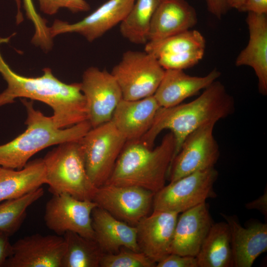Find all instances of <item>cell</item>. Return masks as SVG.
Here are the masks:
<instances>
[{
  "label": "cell",
  "instance_id": "obj_1",
  "mask_svg": "<svg viewBox=\"0 0 267 267\" xmlns=\"http://www.w3.org/2000/svg\"><path fill=\"white\" fill-rule=\"evenodd\" d=\"M0 37V45L8 42ZM37 77H28L13 71L0 52V74L7 84L0 93V107L11 104L17 98H29L46 104L53 110L51 117L56 126L68 128L88 120L85 97L80 83L66 84L57 79L49 68Z\"/></svg>",
  "mask_w": 267,
  "mask_h": 267
},
{
  "label": "cell",
  "instance_id": "obj_2",
  "mask_svg": "<svg viewBox=\"0 0 267 267\" xmlns=\"http://www.w3.org/2000/svg\"><path fill=\"white\" fill-rule=\"evenodd\" d=\"M234 109L233 97L225 86L216 80L189 102L160 107L150 128L138 140L152 148L159 134L164 130H169L176 140L174 158L188 134L208 123H216L227 117Z\"/></svg>",
  "mask_w": 267,
  "mask_h": 267
},
{
  "label": "cell",
  "instance_id": "obj_3",
  "mask_svg": "<svg viewBox=\"0 0 267 267\" xmlns=\"http://www.w3.org/2000/svg\"><path fill=\"white\" fill-rule=\"evenodd\" d=\"M175 149L171 132L155 148L139 140L126 141L105 184L139 187L155 193L165 185Z\"/></svg>",
  "mask_w": 267,
  "mask_h": 267
},
{
  "label": "cell",
  "instance_id": "obj_4",
  "mask_svg": "<svg viewBox=\"0 0 267 267\" xmlns=\"http://www.w3.org/2000/svg\"><path fill=\"white\" fill-rule=\"evenodd\" d=\"M27 112L26 130L9 142L0 145V167L20 170L37 153L49 146L81 139L92 128L85 120L61 129L51 116L44 115L34 107L32 100L21 99Z\"/></svg>",
  "mask_w": 267,
  "mask_h": 267
},
{
  "label": "cell",
  "instance_id": "obj_5",
  "mask_svg": "<svg viewBox=\"0 0 267 267\" xmlns=\"http://www.w3.org/2000/svg\"><path fill=\"white\" fill-rule=\"evenodd\" d=\"M80 140L59 144L43 158L46 184L52 194L92 200L97 187L87 174Z\"/></svg>",
  "mask_w": 267,
  "mask_h": 267
},
{
  "label": "cell",
  "instance_id": "obj_6",
  "mask_svg": "<svg viewBox=\"0 0 267 267\" xmlns=\"http://www.w3.org/2000/svg\"><path fill=\"white\" fill-rule=\"evenodd\" d=\"M165 71L150 53L128 50L111 73L120 88L123 99L134 100L153 95Z\"/></svg>",
  "mask_w": 267,
  "mask_h": 267
},
{
  "label": "cell",
  "instance_id": "obj_7",
  "mask_svg": "<svg viewBox=\"0 0 267 267\" xmlns=\"http://www.w3.org/2000/svg\"><path fill=\"white\" fill-rule=\"evenodd\" d=\"M80 141L87 174L98 187L108 179L126 140L111 120L91 128Z\"/></svg>",
  "mask_w": 267,
  "mask_h": 267
},
{
  "label": "cell",
  "instance_id": "obj_8",
  "mask_svg": "<svg viewBox=\"0 0 267 267\" xmlns=\"http://www.w3.org/2000/svg\"><path fill=\"white\" fill-rule=\"evenodd\" d=\"M215 168L196 172L165 185L154 194L153 211L181 213L215 198L214 185L218 177Z\"/></svg>",
  "mask_w": 267,
  "mask_h": 267
},
{
  "label": "cell",
  "instance_id": "obj_9",
  "mask_svg": "<svg viewBox=\"0 0 267 267\" xmlns=\"http://www.w3.org/2000/svg\"><path fill=\"white\" fill-rule=\"evenodd\" d=\"M216 123H208L188 134L173 159L167 174L170 182L190 174L214 168L220 156L214 135Z\"/></svg>",
  "mask_w": 267,
  "mask_h": 267
},
{
  "label": "cell",
  "instance_id": "obj_10",
  "mask_svg": "<svg viewBox=\"0 0 267 267\" xmlns=\"http://www.w3.org/2000/svg\"><path fill=\"white\" fill-rule=\"evenodd\" d=\"M97 206L92 200H80L66 193L52 194L45 204L44 221L56 235L71 231L94 239L91 213Z\"/></svg>",
  "mask_w": 267,
  "mask_h": 267
},
{
  "label": "cell",
  "instance_id": "obj_11",
  "mask_svg": "<svg viewBox=\"0 0 267 267\" xmlns=\"http://www.w3.org/2000/svg\"><path fill=\"white\" fill-rule=\"evenodd\" d=\"M85 97L88 120L94 128L111 120L123 99L120 88L111 73L95 67L86 69L80 83Z\"/></svg>",
  "mask_w": 267,
  "mask_h": 267
},
{
  "label": "cell",
  "instance_id": "obj_12",
  "mask_svg": "<svg viewBox=\"0 0 267 267\" xmlns=\"http://www.w3.org/2000/svg\"><path fill=\"white\" fill-rule=\"evenodd\" d=\"M154 194L139 187L104 184L97 187L92 201L117 219L135 226L148 215Z\"/></svg>",
  "mask_w": 267,
  "mask_h": 267
},
{
  "label": "cell",
  "instance_id": "obj_13",
  "mask_svg": "<svg viewBox=\"0 0 267 267\" xmlns=\"http://www.w3.org/2000/svg\"><path fill=\"white\" fill-rule=\"evenodd\" d=\"M134 0H108L82 20L74 23L55 20L49 27L53 38L64 33H75L91 42L124 19Z\"/></svg>",
  "mask_w": 267,
  "mask_h": 267
},
{
  "label": "cell",
  "instance_id": "obj_14",
  "mask_svg": "<svg viewBox=\"0 0 267 267\" xmlns=\"http://www.w3.org/2000/svg\"><path fill=\"white\" fill-rule=\"evenodd\" d=\"M4 267H61L65 249L63 236L36 233L17 240Z\"/></svg>",
  "mask_w": 267,
  "mask_h": 267
},
{
  "label": "cell",
  "instance_id": "obj_15",
  "mask_svg": "<svg viewBox=\"0 0 267 267\" xmlns=\"http://www.w3.org/2000/svg\"><path fill=\"white\" fill-rule=\"evenodd\" d=\"M178 213L153 211L135 225L137 243L140 252L158 263L171 253Z\"/></svg>",
  "mask_w": 267,
  "mask_h": 267
},
{
  "label": "cell",
  "instance_id": "obj_16",
  "mask_svg": "<svg viewBox=\"0 0 267 267\" xmlns=\"http://www.w3.org/2000/svg\"><path fill=\"white\" fill-rule=\"evenodd\" d=\"M178 218L171 253L196 257L213 224L205 202L182 213Z\"/></svg>",
  "mask_w": 267,
  "mask_h": 267
},
{
  "label": "cell",
  "instance_id": "obj_17",
  "mask_svg": "<svg viewBox=\"0 0 267 267\" xmlns=\"http://www.w3.org/2000/svg\"><path fill=\"white\" fill-rule=\"evenodd\" d=\"M230 234L234 267H251L256 259L267 250V224L254 222L246 227L237 218L221 214Z\"/></svg>",
  "mask_w": 267,
  "mask_h": 267
},
{
  "label": "cell",
  "instance_id": "obj_18",
  "mask_svg": "<svg viewBox=\"0 0 267 267\" xmlns=\"http://www.w3.org/2000/svg\"><path fill=\"white\" fill-rule=\"evenodd\" d=\"M160 107L153 95L134 100L123 99L111 121L126 141L138 140L150 128Z\"/></svg>",
  "mask_w": 267,
  "mask_h": 267
},
{
  "label": "cell",
  "instance_id": "obj_19",
  "mask_svg": "<svg viewBox=\"0 0 267 267\" xmlns=\"http://www.w3.org/2000/svg\"><path fill=\"white\" fill-rule=\"evenodd\" d=\"M249 39L246 46L235 60L237 66H248L255 71L258 89L267 93V14L248 12L246 18Z\"/></svg>",
  "mask_w": 267,
  "mask_h": 267
},
{
  "label": "cell",
  "instance_id": "obj_20",
  "mask_svg": "<svg viewBox=\"0 0 267 267\" xmlns=\"http://www.w3.org/2000/svg\"><path fill=\"white\" fill-rule=\"evenodd\" d=\"M91 219L94 239L104 254L116 253L123 248L140 252L135 226L117 219L98 206L93 210Z\"/></svg>",
  "mask_w": 267,
  "mask_h": 267
},
{
  "label": "cell",
  "instance_id": "obj_21",
  "mask_svg": "<svg viewBox=\"0 0 267 267\" xmlns=\"http://www.w3.org/2000/svg\"><path fill=\"white\" fill-rule=\"evenodd\" d=\"M216 69L204 76H192L182 70H165L153 96L161 107H171L205 89L221 76Z\"/></svg>",
  "mask_w": 267,
  "mask_h": 267
},
{
  "label": "cell",
  "instance_id": "obj_22",
  "mask_svg": "<svg viewBox=\"0 0 267 267\" xmlns=\"http://www.w3.org/2000/svg\"><path fill=\"white\" fill-rule=\"evenodd\" d=\"M197 22L195 9L185 0H161L151 21L148 42L190 30Z\"/></svg>",
  "mask_w": 267,
  "mask_h": 267
},
{
  "label": "cell",
  "instance_id": "obj_23",
  "mask_svg": "<svg viewBox=\"0 0 267 267\" xmlns=\"http://www.w3.org/2000/svg\"><path fill=\"white\" fill-rule=\"evenodd\" d=\"M46 184L43 158L29 161L20 170L0 167V202L23 196Z\"/></svg>",
  "mask_w": 267,
  "mask_h": 267
},
{
  "label": "cell",
  "instance_id": "obj_24",
  "mask_svg": "<svg viewBox=\"0 0 267 267\" xmlns=\"http://www.w3.org/2000/svg\"><path fill=\"white\" fill-rule=\"evenodd\" d=\"M195 257L198 267H233L230 234L225 221L212 224Z\"/></svg>",
  "mask_w": 267,
  "mask_h": 267
},
{
  "label": "cell",
  "instance_id": "obj_25",
  "mask_svg": "<svg viewBox=\"0 0 267 267\" xmlns=\"http://www.w3.org/2000/svg\"><path fill=\"white\" fill-rule=\"evenodd\" d=\"M65 249L61 267H99L104 254L94 239L67 231L63 235Z\"/></svg>",
  "mask_w": 267,
  "mask_h": 267
},
{
  "label": "cell",
  "instance_id": "obj_26",
  "mask_svg": "<svg viewBox=\"0 0 267 267\" xmlns=\"http://www.w3.org/2000/svg\"><path fill=\"white\" fill-rule=\"evenodd\" d=\"M161 0H134L120 24L122 36L131 43L145 44L152 17Z\"/></svg>",
  "mask_w": 267,
  "mask_h": 267
},
{
  "label": "cell",
  "instance_id": "obj_27",
  "mask_svg": "<svg viewBox=\"0 0 267 267\" xmlns=\"http://www.w3.org/2000/svg\"><path fill=\"white\" fill-rule=\"evenodd\" d=\"M44 193L41 187L20 198L0 202V230L10 236L17 232L26 219L28 208Z\"/></svg>",
  "mask_w": 267,
  "mask_h": 267
},
{
  "label": "cell",
  "instance_id": "obj_28",
  "mask_svg": "<svg viewBox=\"0 0 267 267\" xmlns=\"http://www.w3.org/2000/svg\"><path fill=\"white\" fill-rule=\"evenodd\" d=\"M205 45L204 37L199 31L188 30L160 40L148 42L144 51L157 59L164 54L205 49Z\"/></svg>",
  "mask_w": 267,
  "mask_h": 267
},
{
  "label": "cell",
  "instance_id": "obj_29",
  "mask_svg": "<svg viewBox=\"0 0 267 267\" xmlns=\"http://www.w3.org/2000/svg\"><path fill=\"white\" fill-rule=\"evenodd\" d=\"M114 253L104 254L100 267H156L152 261L141 252L126 248Z\"/></svg>",
  "mask_w": 267,
  "mask_h": 267
},
{
  "label": "cell",
  "instance_id": "obj_30",
  "mask_svg": "<svg viewBox=\"0 0 267 267\" xmlns=\"http://www.w3.org/2000/svg\"><path fill=\"white\" fill-rule=\"evenodd\" d=\"M23 1L26 16L33 22L35 27L32 43L42 48L50 47L53 41L46 21L37 13L32 0H23Z\"/></svg>",
  "mask_w": 267,
  "mask_h": 267
},
{
  "label": "cell",
  "instance_id": "obj_31",
  "mask_svg": "<svg viewBox=\"0 0 267 267\" xmlns=\"http://www.w3.org/2000/svg\"><path fill=\"white\" fill-rule=\"evenodd\" d=\"M205 49L189 50L182 52L167 54L157 59L165 69L182 70L196 65L203 57Z\"/></svg>",
  "mask_w": 267,
  "mask_h": 267
},
{
  "label": "cell",
  "instance_id": "obj_32",
  "mask_svg": "<svg viewBox=\"0 0 267 267\" xmlns=\"http://www.w3.org/2000/svg\"><path fill=\"white\" fill-rule=\"evenodd\" d=\"M40 10L48 15H54L60 8H67L72 12L88 11L90 6L85 0H38Z\"/></svg>",
  "mask_w": 267,
  "mask_h": 267
},
{
  "label": "cell",
  "instance_id": "obj_33",
  "mask_svg": "<svg viewBox=\"0 0 267 267\" xmlns=\"http://www.w3.org/2000/svg\"><path fill=\"white\" fill-rule=\"evenodd\" d=\"M156 267H198L195 257L170 253L158 263Z\"/></svg>",
  "mask_w": 267,
  "mask_h": 267
},
{
  "label": "cell",
  "instance_id": "obj_34",
  "mask_svg": "<svg viewBox=\"0 0 267 267\" xmlns=\"http://www.w3.org/2000/svg\"><path fill=\"white\" fill-rule=\"evenodd\" d=\"M10 237L0 230V267H4L6 261L13 254V246L10 242Z\"/></svg>",
  "mask_w": 267,
  "mask_h": 267
},
{
  "label": "cell",
  "instance_id": "obj_35",
  "mask_svg": "<svg viewBox=\"0 0 267 267\" xmlns=\"http://www.w3.org/2000/svg\"><path fill=\"white\" fill-rule=\"evenodd\" d=\"M240 11L267 14V0H245Z\"/></svg>",
  "mask_w": 267,
  "mask_h": 267
},
{
  "label": "cell",
  "instance_id": "obj_36",
  "mask_svg": "<svg viewBox=\"0 0 267 267\" xmlns=\"http://www.w3.org/2000/svg\"><path fill=\"white\" fill-rule=\"evenodd\" d=\"M208 9L218 19L224 15L228 7L225 0H205Z\"/></svg>",
  "mask_w": 267,
  "mask_h": 267
},
{
  "label": "cell",
  "instance_id": "obj_37",
  "mask_svg": "<svg viewBox=\"0 0 267 267\" xmlns=\"http://www.w3.org/2000/svg\"><path fill=\"white\" fill-rule=\"evenodd\" d=\"M246 208L249 210H257L265 216L267 215V190L266 188L263 194L255 200L245 204Z\"/></svg>",
  "mask_w": 267,
  "mask_h": 267
},
{
  "label": "cell",
  "instance_id": "obj_38",
  "mask_svg": "<svg viewBox=\"0 0 267 267\" xmlns=\"http://www.w3.org/2000/svg\"><path fill=\"white\" fill-rule=\"evenodd\" d=\"M229 7L235 8L240 11L245 0H225Z\"/></svg>",
  "mask_w": 267,
  "mask_h": 267
}]
</instances>
